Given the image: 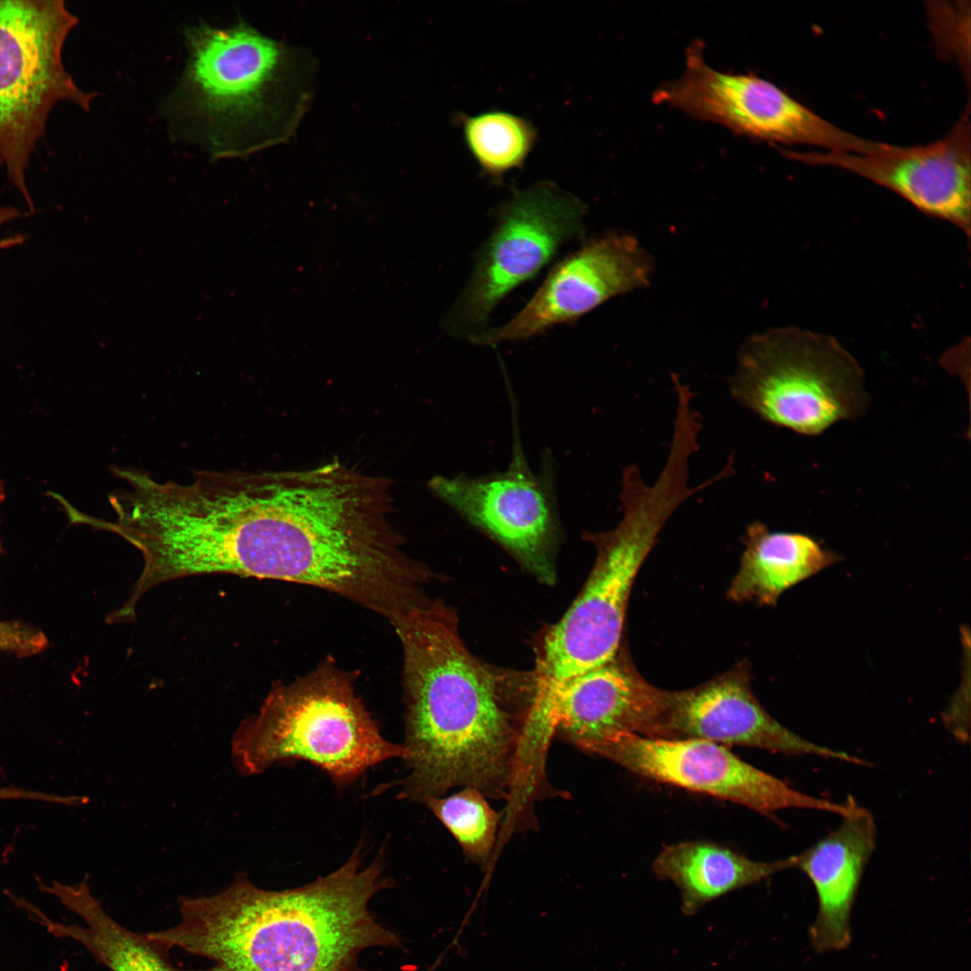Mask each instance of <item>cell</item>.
<instances>
[{
	"label": "cell",
	"mask_w": 971,
	"mask_h": 971,
	"mask_svg": "<svg viewBox=\"0 0 971 971\" xmlns=\"http://www.w3.org/2000/svg\"><path fill=\"white\" fill-rule=\"evenodd\" d=\"M789 159L840 167L903 197L928 216L948 221L970 236V123L968 111L943 138L873 153L797 152Z\"/></svg>",
	"instance_id": "5bb4252c"
},
{
	"label": "cell",
	"mask_w": 971,
	"mask_h": 971,
	"mask_svg": "<svg viewBox=\"0 0 971 971\" xmlns=\"http://www.w3.org/2000/svg\"><path fill=\"white\" fill-rule=\"evenodd\" d=\"M643 778L709 795L772 816L784 809L850 815L856 801L833 802L801 792L741 760L721 744L700 739L622 734L592 753Z\"/></svg>",
	"instance_id": "8fae6325"
},
{
	"label": "cell",
	"mask_w": 971,
	"mask_h": 971,
	"mask_svg": "<svg viewBox=\"0 0 971 971\" xmlns=\"http://www.w3.org/2000/svg\"><path fill=\"white\" fill-rule=\"evenodd\" d=\"M4 499V483L0 478V505L3 503ZM1 553H2V546H1V540H0V555H1Z\"/></svg>",
	"instance_id": "4316f807"
},
{
	"label": "cell",
	"mask_w": 971,
	"mask_h": 971,
	"mask_svg": "<svg viewBox=\"0 0 971 971\" xmlns=\"http://www.w3.org/2000/svg\"><path fill=\"white\" fill-rule=\"evenodd\" d=\"M388 482L339 461L256 472L245 577L328 590L389 619L422 601L423 574L389 523Z\"/></svg>",
	"instance_id": "6da1fadb"
},
{
	"label": "cell",
	"mask_w": 971,
	"mask_h": 971,
	"mask_svg": "<svg viewBox=\"0 0 971 971\" xmlns=\"http://www.w3.org/2000/svg\"><path fill=\"white\" fill-rule=\"evenodd\" d=\"M0 800H30L69 806L71 797L15 786L0 787Z\"/></svg>",
	"instance_id": "d4e9b609"
},
{
	"label": "cell",
	"mask_w": 971,
	"mask_h": 971,
	"mask_svg": "<svg viewBox=\"0 0 971 971\" xmlns=\"http://www.w3.org/2000/svg\"><path fill=\"white\" fill-rule=\"evenodd\" d=\"M963 690L953 699L943 714L946 728L960 743L969 741V705Z\"/></svg>",
	"instance_id": "cb8c5ba5"
},
{
	"label": "cell",
	"mask_w": 971,
	"mask_h": 971,
	"mask_svg": "<svg viewBox=\"0 0 971 971\" xmlns=\"http://www.w3.org/2000/svg\"><path fill=\"white\" fill-rule=\"evenodd\" d=\"M699 40L688 46L682 76L657 87L652 96L655 103L755 139L815 146L830 152L872 153L881 148V143L836 127L753 73L711 67Z\"/></svg>",
	"instance_id": "9c48e42d"
},
{
	"label": "cell",
	"mask_w": 971,
	"mask_h": 971,
	"mask_svg": "<svg viewBox=\"0 0 971 971\" xmlns=\"http://www.w3.org/2000/svg\"><path fill=\"white\" fill-rule=\"evenodd\" d=\"M359 849L334 872L293 889L257 887L244 873L221 892L179 898L180 921L147 933L211 965L190 971H352L359 954L398 944L369 909L389 886Z\"/></svg>",
	"instance_id": "3957f363"
},
{
	"label": "cell",
	"mask_w": 971,
	"mask_h": 971,
	"mask_svg": "<svg viewBox=\"0 0 971 971\" xmlns=\"http://www.w3.org/2000/svg\"><path fill=\"white\" fill-rule=\"evenodd\" d=\"M37 880L40 891L56 897L85 924L57 922L37 905L22 899L20 908L52 936L80 943L111 971H181L170 961L169 951L151 940L147 933L128 930L105 912L92 894L87 876L74 885Z\"/></svg>",
	"instance_id": "ac0fdd59"
},
{
	"label": "cell",
	"mask_w": 971,
	"mask_h": 971,
	"mask_svg": "<svg viewBox=\"0 0 971 971\" xmlns=\"http://www.w3.org/2000/svg\"><path fill=\"white\" fill-rule=\"evenodd\" d=\"M432 491L470 524L499 542L540 580L554 582L557 518L550 483L529 468L520 445L504 472L436 477Z\"/></svg>",
	"instance_id": "7c38bea8"
},
{
	"label": "cell",
	"mask_w": 971,
	"mask_h": 971,
	"mask_svg": "<svg viewBox=\"0 0 971 971\" xmlns=\"http://www.w3.org/2000/svg\"><path fill=\"white\" fill-rule=\"evenodd\" d=\"M186 40L179 100L208 129L215 156L247 154L293 135L312 97L315 65L307 51L244 22L200 24Z\"/></svg>",
	"instance_id": "277c9868"
},
{
	"label": "cell",
	"mask_w": 971,
	"mask_h": 971,
	"mask_svg": "<svg viewBox=\"0 0 971 971\" xmlns=\"http://www.w3.org/2000/svg\"><path fill=\"white\" fill-rule=\"evenodd\" d=\"M658 738L700 739L864 765L861 759L805 739L773 718L754 696L743 664L699 686L668 690Z\"/></svg>",
	"instance_id": "9a60e30c"
},
{
	"label": "cell",
	"mask_w": 971,
	"mask_h": 971,
	"mask_svg": "<svg viewBox=\"0 0 971 971\" xmlns=\"http://www.w3.org/2000/svg\"><path fill=\"white\" fill-rule=\"evenodd\" d=\"M668 690L646 681L620 651L568 681L557 693L552 731L592 753L622 734L658 738Z\"/></svg>",
	"instance_id": "2e32d148"
},
{
	"label": "cell",
	"mask_w": 971,
	"mask_h": 971,
	"mask_svg": "<svg viewBox=\"0 0 971 971\" xmlns=\"http://www.w3.org/2000/svg\"><path fill=\"white\" fill-rule=\"evenodd\" d=\"M744 544L739 569L726 592L735 602L775 605L784 592L839 559L808 535L771 531L760 521L747 526Z\"/></svg>",
	"instance_id": "d6986e66"
},
{
	"label": "cell",
	"mask_w": 971,
	"mask_h": 971,
	"mask_svg": "<svg viewBox=\"0 0 971 971\" xmlns=\"http://www.w3.org/2000/svg\"><path fill=\"white\" fill-rule=\"evenodd\" d=\"M423 804L452 834L468 860L478 864L488 863L500 815L481 791L464 787L458 792L431 798Z\"/></svg>",
	"instance_id": "7402d4cb"
},
{
	"label": "cell",
	"mask_w": 971,
	"mask_h": 971,
	"mask_svg": "<svg viewBox=\"0 0 971 971\" xmlns=\"http://www.w3.org/2000/svg\"><path fill=\"white\" fill-rule=\"evenodd\" d=\"M690 495L684 481L673 472L661 471L653 484H646L638 467L624 468L622 517L610 530L585 534L596 548L592 571L537 647L532 695L539 706L550 708L568 681L617 655L637 572L667 521Z\"/></svg>",
	"instance_id": "5b68a950"
},
{
	"label": "cell",
	"mask_w": 971,
	"mask_h": 971,
	"mask_svg": "<svg viewBox=\"0 0 971 971\" xmlns=\"http://www.w3.org/2000/svg\"><path fill=\"white\" fill-rule=\"evenodd\" d=\"M653 260L633 236L612 232L559 262L505 325L470 337L477 345L528 339L574 321L608 299L647 286Z\"/></svg>",
	"instance_id": "4fadbf2b"
},
{
	"label": "cell",
	"mask_w": 971,
	"mask_h": 971,
	"mask_svg": "<svg viewBox=\"0 0 971 971\" xmlns=\"http://www.w3.org/2000/svg\"><path fill=\"white\" fill-rule=\"evenodd\" d=\"M585 211L582 200L550 182L515 191L503 206L495 229L449 314L450 331L473 335L501 299L582 232Z\"/></svg>",
	"instance_id": "30bf717a"
},
{
	"label": "cell",
	"mask_w": 971,
	"mask_h": 971,
	"mask_svg": "<svg viewBox=\"0 0 971 971\" xmlns=\"http://www.w3.org/2000/svg\"><path fill=\"white\" fill-rule=\"evenodd\" d=\"M459 121L468 152L482 173L493 180L522 167L538 138L530 121L506 111L461 115Z\"/></svg>",
	"instance_id": "44dd1931"
},
{
	"label": "cell",
	"mask_w": 971,
	"mask_h": 971,
	"mask_svg": "<svg viewBox=\"0 0 971 971\" xmlns=\"http://www.w3.org/2000/svg\"><path fill=\"white\" fill-rule=\"evenodd\" d=\"M49 645L38 628L19 620L0 621V652L28 657L44 651Z\"/></svg>",
	"instance_id": "603a6c76"
},
{
	"label": "cell",
	"mask_w": 971,
	"mask_h": 971,
	"mask_svg": "<svg viewBox=\"0 0 971 971\" xmlns=\"http://www.w3.org/2000/svg\"><path fill=\"white\" fill-rule=\"evenodd\" d=\"M832 833L796 855L795 868L811 881L817 913L809 938L817 952L845 949L851 940V914L865 868L876 847L872 814L858 805Z\"/></svg>",
	"instance_id": "e0dca14e"
},
{
	"label": "cell",
	"mask_w": 971,
	"mask_h": 971,
	"mask_svg": "<svg viewBox=\"0 0 971 971\" xmlns=\"http://www.w3.org/2000/svg\"><path fill=\"white\" fill-rule=\"evenodd\" d=\"M732 397L762 420L804 435L860 417L863 371L833 336L796 326L747 340L730 379Z\"/></svg>",
	"instance_id": "52a82bcc"
},
{
	"label": "cell",
	"mask_w": 971,
	"mask_h": 971,
	"mask_svg": "<svg viewBox=\"0 0 971 971\" xmlns=\"http://www.w3.org/2000/svg\"><path fill=\"white\" fill-rule=\"evenodd\" d=\"M405 754L403 744L382 736L351 681L332 666L272 689L231 741L232 763L243 776L260 774L277 762L305 761L338 786Z\"/></svg>",
	"instance_id": "8992f818"
},
{
	"label": "cell",
	"mask_w": 971,
	"mask_h": 971,
	"mask_svg": "<svg viewBox=\"0 0 971 971\" xmlns=\"http://www.w3.org/2000/svg\"><path fill=\"white\" fill-rule=\"evenodd\" d=\"M20 217L21 212L16 208L12 206H0V226ZM25 238L26 237L23 235L17 234L0 239V250L21 245L24 242Z\"/></svg>",
	"instance_id": "484cf974"
},
{
	"label": "cell",
	"mask_w": 971,
	"mask_h": 971,
	"mask_svg": "<svg viewBox=\"0 0 971 971\" xmlns=\"http://www.w3.org/2000/svg\"><path fill=\"white\" fill-rule=\"evenodd\" d=\"M79 22L63 0L0 1V165L31 211L30 159L62 102L89 111L95 93L82 90L63 62Z\"/></svg>",
	"instance_id": "ba28073f"
},
{
	"label": "cell",
	"mask_w": 971,
	"mask_h": 971,
	"mask_svg": "<svg viewBox=\"0 0 971 971\" xmlns=\"http://www.w3.org/2000/svg\"><path fill=\"white\" fill-rule=\"evenodd\" d=\"M389 620L404 660L407 773L398 797L423 803L458 787L510 795L521 781L523 728L454 613L423 601Z\"/></svg>",
	"instance_id": "7a4b0ae2"
},
{
	"label": "cell",
	"mask_w": 971,
	"mask_h": 971,
	"mask_svg": "<svg viewBox=\"0 0 971 971\" xmlns=\"http://www.w3.org/2000/svg\"><path fill=\"white\" fill-rule=\"evenodd\" d=\"M795 864L796 855L770 862L755 861L717 843L687 841L664 848L653 868L657 877L678 887L682 913L691 915L723 895L795 868Z\"/></svg>",
	"instance_id": "ffe728a7"
}]
</instances>
